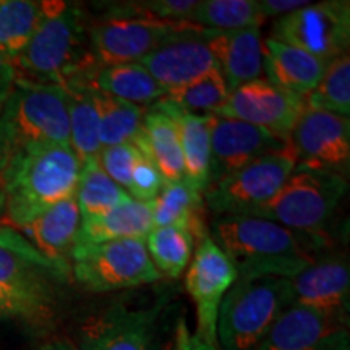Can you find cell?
<instances>
[{
  "label": "cell",
  "instance_id": "obj_44",
  "mask_svg": "<svg viewBox=\"0 0 350 350\" xmlns=\"http://www.w3.org/2000/svg\"><path fill=\"white\" fill-rule=\"evenodd\" d=\"M12 154H13L12 144L7 139L5 133H3V130L0 129V174L3 172V169H5L8 161H10Z\"/></svg>",
  "mask_w": 350,
  "mask_h": 350
},
{
  "label": "cell",
  "instance_id": "obj_35",
  "mask_svg": "<svg viewBox=\"0 0 350 350\" xmlns=\"http://www.w3.org/2000/svg\"><path fill=\"white\" fill-rule=\"evenodd\" d=\"M305 107L350 116V57L344 54L331 60L325 75L317 86L305 96Z\"/></svg>",
  "mask_w": 350,
  "mask_h": 350
},
{
  "label": "cell",
  "instance_id": "obj_3",
  "mask_svg": "<svg viewBox=\"0 0 350 350\" xmlns=\"http://www.w3.org/2000/svg\"><path fill=\"white\" fill-rule=\"evenodd\" d=\"M90 20L75 3L46 0L34 31L13 62L16 77L65 86L86 80L98 68L88 41Z\"/></svg>",
  "mask_w": 350,
  "mask_h": 350
},
{
  "label": "cell",
  "instance_id": "obj_7",
  "mask_svg": "<svg viewBox=\"0 0 350 350\" xmlns=\"http://www.w3.org/2000/svg\"><path fill=\"white\" fill-rule=\"evenodd\" d=\"M70 266L75 281L98 294L146 286L161 279L143 239L75 243Z\"/></svg>",
  "mask_w": 350,
  "mask_h": 350
},
{
  "label": "cell",
  "instance_id": "obj_38",
  "mask_svg": "<svg viewBox=\"0 0 350 350\" xmlns=\"http://www.w3.org/2000/svg\"><path fill=\"white\" fill-rule=\"evenodd\" d=\"M164 183L165 180L163 175L159 174L156 165L142 151V156L138 157L133 172H131L126 193L130 195V198L142 201V203H152L163 190Z\"/></svg>",
  "mask_w": 350,
  "mask_h": 350
},
{
  "label": "cell",
  "instance_id": "obj_17",
  "mask_svg": "<svg viewBox=\"0 0 350 350\" xmlns=\"http://www.w3.org/2000/svg\"><path fill=\"white\" fill-rule=\"evenodd\" d=\"M287 142L242 120L211 116V178L209 185L237 172L258 157L281 151ZM208 185V187H209Z\"/></svg>",
  "mask_w": 350,
  "mask_h": 350
},
{
  "label": "cell",
  "instance_id": "obj_43",
  "mask_svg": "<svg viewBox=\"0 0 350 350\" xmlns=\"http://www.w3.org/2000/svg\"><path fill=\"white\" fill-rule=\"evenodd\" d=\"M26 350H78L77 344L65 336H52Z\"/></svg>",
  "mask_w": 350,
  "mask_h": 350
},
{
  "label": "cell",
  "instance_id": "obj_15",
  "mask_svg": "<svg viewBox=\"0 0 350 350\" xmlns=\"http://www.w3.org/2000/svg\"><path fill=\"white\" fill-rule=\"evenodd\" d=\"M72 278V269L44 256L18 230L0 226V286L55 300L57 287Z\"/></svg>",
  "mask_w": 350,
  "mask_h": 350
},
{
  "label": "cell",
  "instance_id": "obj_13",
  "mask_svg": "<svg viewBox=\"0 0 350 350\" xmlns=\"http://www.w3.org/2000/svg\"><path fill=\"white\" fill-rule=\"evenodd\" d=\"M167 297L148 306L112 304L83 323L78 350H148L154 326Z\"/></svg>",
  "mask_w": 350,
  "mask_h": 350
},
{
  "label": "cell",
  "instance_id": "obj_40",
  "mask_svg": "<svg viewBox=\"0 0 350 350\" xmlns=\"http://www.w3.org/2000/svg\"><path fill=\"white\" fill-rule=\"evenodd\" d=\"M308 3L306 0H258V8H260L262 20H273L286 16L301 7H306Z\"/></svg>",
  "mask_w": 350,
  "mask_h": 350
},
{
  "label": "cell",
  "instance_id": "obj_2",
  "mask_svg": "<svg viewBox=\"0 0 350 350\" xmlns=\"http://www.w3.org/2000/svg\"><path fill=\"white\" fill-rule=\"evenodd\" d=\"M211 239L234 262L240 279L275 275L292 279L310 265L318 234L287 229L255 216H216Z\"/></svg>",
  "mask_w": 350,
  "mask_h": 350
},
{
  "label": "cell",
  "instance_id": "obj_33",
  "mask_svg": "<svg viewBox=\"0 0 350 350\" xmlns=\"http://www.w3.org/2000/svg\"><path fill=\"white\" fill-rule=\"evenodd\" d=\"M229 96L230 88L226 78L219 68H213L187 85L169 90L164 99L182 112L213 116Z\"/></svg>",
  "mask_w": 350,
  "mask_h": 350
},
{
  "label": "cell",
  "instance_id": "obj_10",
  "mask_svg": "<svg viewBox=\"0 0 350 350\" xmlns=\"http://www.w3.org/2000/svg\"><path fill=\"white\" fill-rule=\"evenodd\" d=\"M269 38L329 64L331 60L349 54V0L310 2L306 7L275 18Z\"/></svg>",
  "mask_w": 350,
  "mask_h": 350
},
{
  "label": "cell",
  "instance_id": "obj_11",
  "mask_svg": "<svg viewBox=\"0 0 350 350\" xmlns=\"http://www.w3.org/2000/svg\"><path fill=\"white\" fill-rule=\"evenodd\" d=\"M239 279L237 269L211 235L196 243L188 266L185 287L195 304L196 331L191 336L196 350L217 349V314L229 288Z\"/></svg>",
  "mask_w": 350,
  "mask_h": 350
},
{
  "label": "cell",
  "instance_id": "obj_12",
  "mask_svg": "<svg viewBox=\"0 0 350 350\" xmlns=\"http://www.w3.org/2000/svg\"><path fill=\"white\" fill-rule=\"evenodd\" d=\"M288 148L297 167L326 170L345 177L350 165V120L339 113L306 109L297 120Z\"/></svg>",
  "mask_w": 350,
  "mask_h": 350
},
{
  "label": "cell",
  "instance_id": "obj_8",
  "mask_svg": "<svg viewBox=\"0 0 350 350\" xmlns=\"http://www.w3.org/2000/svg\"><path fill=\"white\" fill-rule=\"evenodd\" d=\"M180 25L143 15L131 2L111 3L106 15L90 21L91 57L98 67L139 64Z\"/></svg>",
  "mask_w": 350,
  "mask_h": 350
},
{
  "label": "cell",
  "instance_id": "obj_18",
  "mask_svg": "<svg viewBox=\"0 0 350 350\" xmlns=\"http://www.w3.org/2000/svg\"><path fill=\"white\" fill-rule=\"evenodd\" d=\"M256 350H350L349 326L317 310L292 305Z\"/></svg>",
  "mask_w": 350,
  "mask_h": 350
},
{
  "label": "cell",
  "instance_id": "obj_29",
  "mask_svg": "<svg viewBox=\"0 0 350 350\" xmlns=\"http://www.w3.org/2000/svg\"><path fill=\"white\" fill-rule=\"evenodd\" d=\"M91 98L99 117V138L103 148L135 143L142 135L144 107L112 98L91 88Z\"/></svg>",
  "mask_w": 350,
  "mask_h": 350
},
{
  "label": "cell",
  "instance_id": "obj_30",
  "mask_svg": "<svg viewBox=\"0 0 350 350\" xmlns=\"http://www.w3.org/2000/svg\"><path fill=\"white\" fill-rule=\"evenodd\" d=\"M75 200L81 219H88L120 206L130 195L104 172L99 159H91L81 164Z\"/></svg>",
  "mask_w": 350,
  "mask_h": 350
},
{
  "label": "cell",
  "instance_id": "obj_4",
  "mask_svg": "<svg viewBox=\"0 0 350 350\" xmlns=\"http://www.w3.org/2000/svg\"><path fill=\"white\" fill-rule=\"evenodd\" d=\"M294 304L288 279H237L217 314L219 350H256L279 317Z\"/></svg>",
  "mask_w": 350,
  "mask_h": 350
},
{
  "label": "cell",
  "instance_id": "obj_14",
  "mask_svg": "<svg viewBox=\"0 0 350 350\" xmlns=\"http://www.w3.org/2000/svg\"><path fill=\"white\" fill-rule=\"evenodd\" d=\"M304 111V98L258 78L230 91L229 99L213 116L247 122L287 142Z\"/></svg>",
  "mask_w": 350,
  "mask_h": 350
},
{
  "label": "cell",
  "instance_id": "obj_6",
  "mask_svg": "<svg viewBox=\"0 0 350 350\" xmlns=\"http://www.w3.org/2000/svg\"><path fill=\"white\" fill-rule=\"evenodd\" d=\"M347 178L326 170L295 167L281 190L252 216L287 229L319 234L347 193Z\"/></svg>",
  "mask_w": 350,
  "mask_h": 350
},
{
  "label": "cell",
  "instance_id": "obj_39",
  "mask_svg": "<svg viewBox=\"0 0 350 350\" xmlns=\"http://www.w3.org/2000/svg\"><path fill=\"white\" fill-rule=\"evenodd\" d=\"M143 15L167 21V23H190L198 0H144L131 2Z\"/></svg>",
  "mask_w": 350,
  "mask_h": 350
},
{
  "label": "cell",
  "instance_id": "obj_24",
  "mask_svg": "<svg viewBox=\"0 0 350 350\" xmlns=\"http://www.w3.org/2000/svg\"><path fill=\"white\" fill-rule=\"evenodd\" d=\"M154 201L142 203L133 198L99 216L81 219L75 243H104L113 240L146 239L152 230Z\"/></svg>",
  "mask_w": 350,
  "mask_h": 350
},
{
  "label": "cell",
  "instance_id": "obj_26",
  "mask_svg": "<svg viewBox=\"0 0 350 350\" xmlns=\"http://www.w3.org/2000/svg\"><path fill=\"white\" fill-rule=\"evenodd\" d=\"M78 83H85L100 93L144 109L152 106L167 94V91L139 64L98 67L86 80Z\"/></svg>",
  "mask_w": 350,
  "mask_h": 350
},
{
  "label": "cell",
  "instance_id": "obj_27",
  "mask_svg": "<svg viewBox=\"0 0 350 350\" xmlns=\"http://www.w3.org/2000/svg\"><path fill=\"white\" fill-rule=\"evenodd\" d=\"M169 107L178 129L185 180L204 193L211 178V116L182 112L170 104Z\"/></svg>",
  "mask_w": 350,
  "mask_h": 350
},
{
  "label": "cell",
  "instance_id": "obj_23",
  "mask_svg": "<svg viewBox=\"0 0 350 350\" xmlns=\"http://www.w3.org/2000/svg\"><path fill=\"white\" fill-rule=\"evenodd\" d=\"M327 67L318 57L268 38L262 41V73L266 80L305 99Z\"/></svg>",
  "mask_w": 350,
  "mask_h": 350
},
{
  "label": "cell",
  "instance_id": "obj_42",
  "mask_svg": "<svg viewBox=\"0 0 350 350\" xmlns=\"http://www.w3.org/2000/svg\"><path fill=\"white\" fill-rule=\"evenodd\" d=\"M16 80V72L13 65L0 54V109L5 103L8 93H10L13 83Z\"/></svg>",
  "mask_w": 350,
  "mask_h": 350
},
{
  "label": "cell",
  "instance_id": "obj_5",
  "mask_svg": "<svg viewBox=\"0 0 350 350\" xmlns=\"http://www.w3.org/2000/svg\"><path fill=\"white\" fill-rule=\"evenodd\" d=\"M0 129L10 142L13 152L39 144L70 146L65 90L16 77L0 109Z\"/></svg>",
  "mask_w": 350,
  "mask_h": 350
},
{
  "label": "cell",
  "instance_id": "obj_36",
  "mask_svg": "<svg viewBox=\"0 0 350 350\" xmlns=\"http://www.w3.org/2000/svg\"><path fill=\"white\" fill-rule=\"evenodd\" d=\"M55 300L0 286V321H15L33 329H47L55 321Z\"/></svg>",
  "mask_w": 350,
  "mask_h": 350
},
{
  "label": "cell",
  "instance_id": "obj_25",
  "mask_svg": "<svg viewBox=\"0 0 350 350\" xmlns=\"http://www.w3.org/2000/svg\"><path fill=\"white\" fill-rule=\"evenodd\" d=\"M152 226L178 227L193 237L195 245L198 243L201 239L209 235L204 221L203 191L190 185L187 180L165 182L154 200Z\"/></svg>",
  "mask_w": 350,
  "mask_h": 350
},
{
  "label": "cell",
  "instance_id": "obj_22",
  "mask_svg": "<svg viewBox=\"0 0 350 350\" xmlns=\"http://www.w3.org/2000/svg\"><path fill=\"white\" fill-rule=\"evenodd\" d=\"M80 226L81 214L75 196H72L44 211L41 216L18 229V232L44 256L72 269L70 255L75 247Z\"/></svg>",
  "mask_w": 350,
  "mask_h": 350
},
{
  "label": "cell",
  "instance_id": "obj_32",
  "mask_svg": "<svg viewBox=\"0 0 350 350\" xmlns=\"http://www.w3.org/2000/svg\"><path fill=\"white\" fill-rule=\"evenodd\" d=\"M262 16L258 0H198L190 23L214 31L260 28Z\"/></svg>",
  "mask_w": 350,
  "mask_h": 350
},
{
  "label": "cell",
  "instance_id": "obj_20",
  "mask_svg": "<svg viewBox=\"0 0 350 350\" xmlns=\"http://www.w3.org/2000/svg\"><path fill=\"white\" fill-rule=\"evenodd\" d=\"M208 46L230 91L262 75V38L260 28L239 31L208 29Z\"/></svg>",
  "mask_w": 350,
  "mask_h": 350
},
{
  "label": "cell",
  "instance_id": "obj_28",
  "mask_svg": "<svg viewBox=\"0 0 350 350\" xmlns=\"http://www.w3.org/2000/svg\"><path fill=\"white\" fill-rule=\"evenodd\" d=\"M70 122V148L80 164L99 159L103 144L99 138V117L90 86L85 83H68L64 86Z\"/></svg>",
  "mask_w": 350,
  "mask_h": 350
},
{
  "label": "cell",
  "instance_id": "obj_9",
  "mask_svg": "<svg viewBox=\"0 0 350 350\" xmlns=\"http://www.w3.org/2000/svg\"><path fill=\"white\" fill-rule=\"evenodd\" d=\"M295 167L294 152L287 144L211 183L203 193L204 204L216 216H252L281 190Z\"/></svg>",
  "mask_w": 350,
  "mask_h": 350
},
{
  "label": "cell",
  "instance_id": "obj_1",
  "mask_svg": "<svg viewBox=\"0 0 350 350\" xmlns=\"http://www.w3.org/2000/svg\"><path fill=\"white\" fill-rule=\"evenodd\" d=\"M81 164L70 146L39 144L15 151L0 174V217L18 230L75 196Z\"/></svg>",
  "mask_w": 350,
  "mask_h": 350
},
{
  "label": "cell",
  "instance_id": "obj_31",
  "mask_svg": "<svg viewBox=\"0 0 350 350\" xmlns=\"http://www.w3.org/2000/svg\"><path fill=\"white\" fill-rule=\"evenodd\" d=\"M144 245L161 278L178 279L193 255L195 240L178 227H154L144 239Z\"/></svg>",
  "mask_w": 350,
  "mask_h": 350
},
{
  "label": "cell",
  "instance_id": "obj_19",
  "mask_svg": "<svg viewBox=\"0 0 350 350\" xmlns=\"http://www.w3.org/2000/svg\"><path fill=\"white\" fill-rule=\"evenodd\" d=\"M288 281L294 295L292 305L317 310L349 326L350 269L344 258L314 261Z\"/></svg>",
  "mask_w": 350,
  "mask_h": 350
},
{
  "label": "cell",
  "instance_id": "obj_16",
  "mask_svg": "<svg viewBox=\"0 0 350 350\" xmlns=\"http://www.w3.org/2000/svg\"><path fill=\"white\" fill-rule=\"evenodd\" d=\"M165 91L193 81L217 68L208 46V29L182 23L139 62Z\"/></svg>",
  "mask_w": 350,
  "mask_h": 350
},
{
  "label": "cell",
  "instance_id": "obj_21",
  "mask_svg": "<svg viewBox=\"0 0 350 350\" xmlns=\"http://www.w3.org/2000/svg\"><path fill=\"white\" fill-rule=\"evenodd\" d=\"M135 144L156 165L165 182L185 180L178 129L164 99L144 109L142 135Z\"/></svg>",
  "mask_w": 350,
  "mask_h": 350
},
{
  "label": "cell",
  "instance_id": "obj_37",
  "mask_svg": "<svg viewBox=\"0 0 350 350\" xmlns=\"http://www.w3.org/2000/svg\"><path fill=\"white\" fill-rule=\"evenodd\" d=\"M139 156H142V150L135 143L116 144V146L103 148L99 154V164L104 172L126 191L131 172Z\"/></svg>",
  "mask_w": 350,
  "mask_h": 350
},
{
  "label": "cell",
  "instance_id": "obj_41",
  "mask_svg": "<svg viewBox=\"0 0 350 350\" xmlns=\"http://www.w3.org/2000/svg\"><path fill=\"white\" fill-rule=\"evenodd\" d=\"M148 350H167L163 345L157 344L154 339L151 338L150 344H148ZM172 350H196L193 345V339H191L190 331H188L187 323L180 319L178 325L175 326V340H174V349Z\"/></svg>",
  "mask_w": 350,
  "mask_h": 350
},
{
  "label": "cell",
  "instance_id": "obj_34",
  "mask_svg": "<svg viewBox=\"0 0 350 350\" xmlns=\"http://www.w3.org/2000/svg\"><path fill=\"white\" fill-rule=\"evenodd\" d=\"M42 2L0 0V54L13 65L41 16Z\"/></svg>",
  "mask_w": 350,
  "mask_h": 350
}]
</instances>
